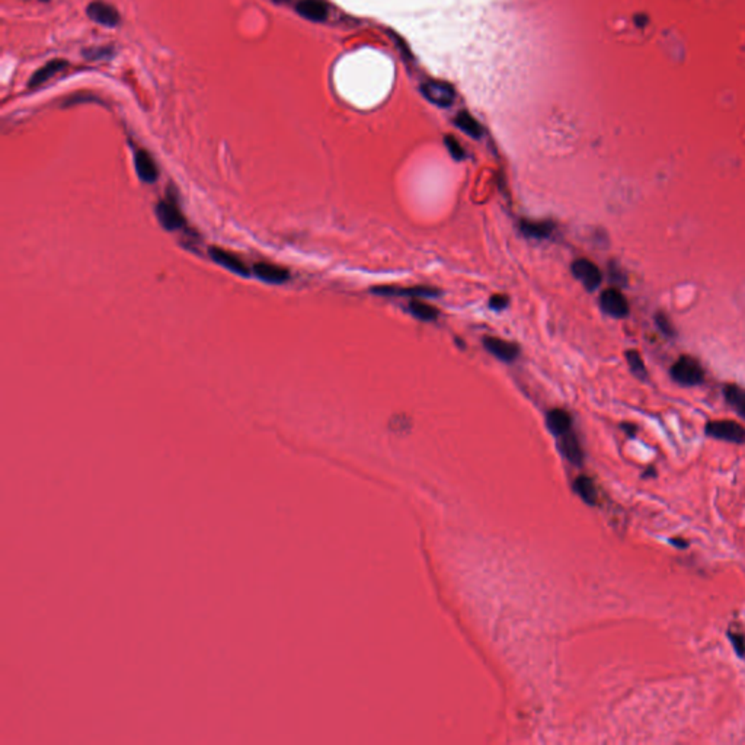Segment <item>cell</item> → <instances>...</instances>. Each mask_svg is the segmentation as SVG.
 Returning a JSON list of instances; mask_svg holds the SVG:
<instances>
[{"instance_id": "52a82bcc", "label": "cell", "mask_w": 745, "mask_h": 745, "mask_svg": "<svg viewBox=\"0 0 745 745\" xmlns=\"http://www.w3.org/2000/svg\"><path fill=\"white\" fill-rule=\"evenodd\" d=\"M158 219L166 230H178L185 224V219L175 201L163 200L158 204Z\"/></svg>"}, {"instance_id": "f1b7e54d", "label": "cell", "mask_w": 745, "mask_h": 745, "mask_svg": "<svg viewBox=\"0 0 745 745\" xmlns=\"http://www.w3.org/2000/svg\"><path fill=\"white\" fill-rule=\"evenodd\" d=\"M668 542H670L673 546H676L677 549H687L688 548V542L684 541V538H681V537L670 538V541H668Z\"/></svg>"}, {"instance_id": "9c48e42d", "label": "cell", "mask_w": 745, "mask_h": 745, "mask_svg": "<svg viewBox=\"0 0 745 745\" xmlns=\"http://www.w3.org/2000/svg\"><path fill=\"white\" fill-rule=\"evenodd\" d=\"M422 93L429 102H432L434 105L443 107V108L450 107L456 96L453 88L441 82H427L422 86Z\"/></svg>"}, {"instance_id": "7402d4cb", "label": "cell", "mask_w": 745, "mask_h": 745, "mask_svg": "<svg viewBox=\"0 0 745 745\" xmlns=\"http://www.w3.org/2000/svg\"><path fill=\"white\" fill-rule=\"evenodd\" d=\"M626 362H628L629 369L633 373V376H636L639 380H645L648 377L647 366H645L644 358H642L639 351H636V350L626 351Z\"/></svg>"}, {"instance_id": "44dd1931", "label": "cell", "mask_w": 745, "mask_h": 745, "mask_svg": "<svg viewBox=\"0 0 745 745\" xmlns=\"http://www.w3.org/2000/svg\"><path fill=\"white\" fill-rule=\"evenodd\" d=\"M456 124L460 127L468 136L479 139L482 136V127L480 124L468 112H460L456 117Z\"/></svg>"}, {"instance_id": "ba28073f", "label": "cell", "mask_w": 745, "mask_h": 745, "mask_svg": "<svg viewBox=\"0 0 745 745\" xmlns=\"http://www.w3.org/2000/svg\"><path fill=\"white\" fill-rule=\"evenodd\" d=\"M86 13H88V16L92 21H95V22H98L100 25H104V27H110V28L117 27V25L120 23V21H121L118 11L114 6H111V5L105 4V2H100V0L92 2L88 6Z\"/></svg>"}, {"instance_id": "7a4b0ae2", "label": "cell", "mask_w": 745, "mask_h": 745, "mask_svg": "<svg viewBox=\"0 0 745 745\" xmlns=\"http://www.w3.org/2000/svg\"><path fill=\"white\" fill-rule=\"evenodd\" d=\"M705 432L715 440H722L734 444H745V428L731 420L709 421Z\"/></svg>"}, {"instance_id": "ffe728a7", "label": "cell", "mask_w": 745, "mask_h": 745, "mask_svg": "<svg viewBox=\"0 0 745 745\" xmlns=\"http://www.w3.org/2000/svg\"><path fill=\"white\" fill-rule=\"evenodd\" d=\"M575 491L587 504H589V505H596L597 504L599 495H597L596 485L589 478L579 476L575 480Z\"/></svg>"}, {"instance_id": "f546056e", "label": "cell", "mask_w": 745, "mask_h": 745, "mask_svg": "<svg viewBox=\"0 0 745 745\" xmlns=\"http://www.w3.org/2000/svg\"><path fill=\"white\" fill-rule=\"evenodd\" d=\"M622 428H623V429H626V432H628V434H629L630 437H633V435L636 434V427H635V425H632V424H623V425H622Z\"/></svg>"}, {"instance_id": "3957f363", "label": "cell", "mask_w": 745, "mask_h": 745, "mask_svg": "<svg viewBox=\"0 0 745 745\" xmlns=\"http://www.w3.org/2000/svg\"><path fill=\"white\" fill-rule=\"evenodd\" d=\"M600 306L604 313L616 319H623L629 315V303L623 293L616 287L606 289L601 293Z\"/></svg>"}, {"instance_id": "4fadbf2b", "label": "cell", "mask_w": 745, "mask_h": 745, "mask_svg": "<svg viewBox=\"0 0 745 745\" xmlns=\"http://www.w3.org/2000/svg\"><path fill=\"white\" fill-rule=\"evenodd\" d=\"M134 163H136L137 175L140 176L142 181H144L147 184H151V183L156 181L158 176H159L158 166H156L155 161H153V158L149 155L146 150H137L136 151Z\"/></svg>"}, {"instance_id": "8fae6325", "label": "cell", "mask_w": 745, "mask_h": 745, "mask_svg": "<svg viewBox=\"0 0 745 745\" xmlns=\"http://www.w3.org/2000/svg\"><path fill=\"white\" fill-rule=\"evenodd\" d=\"M210 255L212 258L223 265L224 268H227L229 271H233L239 275H243V277H249V268L245 265V262L242 260H239L238 256L232 252H229L226 249H221V248H212L210 249Z\"/></svg>"}, {"instance_id": "9a60e30c", "label": "cell", "mask_w": 745, "mask_h": 745, "mask_svg": "<svg viewBox=\"0 0 745 745\" xmlns=\"http://www.w3.org/2000/svg\"><path fill=\"white\" fill-rule=\"evenodd\" d=\"M64 67H67V62L64 60H60V59H56V60H51L48 62L47 64H44L42 67H40L30 79V86L31 88H37L45 82H48L51 78H54V76L57 73H60Z\"/></svg>"}, {"instance_id": "6da1fadb", "label": "cell", "mask_w": 745, "mask_h": 745, "mask_svg": "<svg viewBox=\"0 0 745 745\" xmlns=\"http://www.w3.org/2000/svg\"><path fill=\"white\" fill-rule=\"evenodd\" d=\"M671 377L681 386H698L705 381V370L696 358L681 355L671 367Z\"/></svg>"}, {"instance_id": "8992f818", "label": "cell", "mask_w": 745, "mask_h": 745, "mask_svg": "<svg viewBox=\"0 0 745 745\" xmlns=\"http://www.w3.org/2000/svg\"><path fill=\"white\" fill-rule=\"evenodd\" d=\"M483 347L487 352H491L495 358L501 359V362L511 363L514 359L519 358L520 348L509 341L497 338V337H485L483 338Z\"/></svg>"}, {"instance_id": "5bb4252c", "label": "cell", "mask_w": 745, "mask_h": 745, "mask_svg": "<svg viewBox=\"0 0 745 745\" xmlns=\"http://www.w3.org/2000/svg\"><path fill=\"white\" fill-rule=\"evenodd\" d=\"M296 11L300 16L313 22H323L328 18V5L323 0H301Z\"/></svg>"}, {"instance_id": "4dcf8cb0", "label": "cell", "mask_w": 745, "mask_h": 745, "mask_svg": "<svg viewBox=\"0 0 745 745\" xmlns=\"http://www.w3.org/2000/svg\"><path fill=\"white\" fill-rule=\"evenodd\" d=\"M655 475H657L655 468H654V466H649V468L647 469V472H645L644 475H642V476H644V478L647 479V478H652V476H655Z\"/></svg>"}, {"instance_id": "2e32d148", "label": "cell", "mask_w": 745, "mask_h": 745, "mask_svg": "<svg viewBox=\"0 0 745 745\" xmlns=\"http://www.w3.org/2000/svg\"><path fill=\"white\" fill-rule=\"evenodd\" d=\"M560 447H562L565 457H567L570 461H572L574 465L582 463L584 453H582V449L577 439V435L572 431H568L563 435H560Z\"/></svg>"}, {"instance_id": "484cf974", "label": "cell", "mask_w": 745, "mask_h": 745, "mask_svg": "<svg viewBox=\"0 0 745 745\" xmlns=\"http://www.w3.org/2000/svg\"><path fill=\"white\" fill-rule=\"evenodd\" d=\"M508 306V297L504 294H494L490 299V307L494 311H502Z\"/></svg>"}, {"instance_id": "ac0fdd59", "label": "cell", "mask_w": 745, "mask_h": 745, "mask_svg": "<svg viewBox=\"0 0 745 745\" xmlns=\"http://www.w3.org/2000/svg\"><path fill=\"white\" fill-rule=\"evenodd\" d=\"M724 396L735 412L745 420V389L737 386V384H728L724 389Z\"/></svg>"}, {"instance_id": "603a6c76", "label": "cell", "mask_w": 745, "mask_h": 745, "mask_svg": "<svg viewBox=\"0 0 745 745\" xmlns=\"http://www.w3.org/2000/svg\"><path fill=\"white\" fill-rule=\"evenodd\" d=\"M654 319H655V325L658 326V329L661 330L662 335H665L668 338L676 337V329H674L670 318H668L664 312H657Z\"/></svg>"}, {"instance_id": "4316f807", "label": "cell", "mask_w": 745, "mask_h": 745, "mask_svg": "<svg viewBox=\"0 0 745 745\" xmlns=\"http://www.w3.org/2000/svg\"><path fill=\"white\" fill-rule=\"evenodd\" d=\"M107 53H108L107 48H91V50H86L83 54L89 60H99V59H105Z\"/></svg>"}, {"instance_id": "30bf717a", "label": "cell", "mask_w": 745, "mask_h": 745, "mask_svg": "<svg viewBox=\"0 0 745 745\" xmlns=\"http://www.w3.org/2000/svg\"><path fill=\"white\" fill-rule=\"evenodd\" d=\"M520 230L526 238L530 239H548L553 233L555 223L550 220H529L523 219L520 220Z\"/></svg>"}, {"instance_id": "5b68a950", "label": "cell", "mask_w": 745, "mask_h": 745, "mask_svg": "<svg viewBox=\"0 0 745 745\" xmlns=\"http://www.w3.org/2000/svg\"><path fill=\"white\" fill-rule=\"evenodd\" d=\"M374 294L384 296V297H410V299H421V297H437L440 296V290L434 287L427 286H417V287H395V286H380L371 289Z\"/></svg>"}, {"instance_id": "cb8c5ba5", "label": "cell", "mask_w": 745, "mask_h": 745, "mask_svg": "<svg viewBox=\"0 0 745 745\" xmlns=\"http://www.w3.org/2000/svg\"><path fill=\"white\" fill-rule=\"evenodd\" d=\"M728 637L731 640V645L734 647V651L735 654L745 659V636L739 632H735V630H729L728 632Z\"/></svg>"}, {"instance_id": "d4e9b609", "label": "cell", "mask_w": 745, "mask_h": 745, "mask_svg": "<svg viewBox=\"0 0 745 745\" xmlns=\"http://www.w3.org/2000/svg\"><path fill=\"white\" fill-rule=\"evenodd\" d=\"M446 146H447L449 151L451 153V156H453L456 161L465 159V150H463V147L460 146V143H458L454 137H446Z\"/></svg>"}, {"instance_id": "277c9868", "label": "cell", "mask_w": 745, "mask_h": 745, "mask_svg": "<svg viewBox=\"0 0 745 745\" xmlns=\"http://www.w3.org/2000/svg\"><path fill=\"white\" fill-rule=\"evenodd\" d=\"M572 274L577 279H579L582 282V286L588 290V291H594L600 287L601 281H603V274L600 271V268L593 262L589 261L587 258H579L577 261H574L572 264Z\"/></svg>"}, {"instance_id": "1f68e13d", "label": "cell", "mask_w": 745, "mask_h": 745, "mask_svg": "<svg viewBox=\"0 0 745 745\" xmlns=\"http://www.w3.org/2000/svg\"><path fill=\"white\" fill-rule=\"evenodd\" d=\"M272 2H275V4H281V5H282V4H289L290 0H272Z\"/></svg>"}, {"instance_id": "7c38bea8", "label": "cell", "mask_w": 745, "mask_h": 745, "mask_svg": "<svg viewBox=\"0 0 745 745\" xmlns=\"http://www.w3.org/2000/svg\"><path fill=\"white\" fill-rule=\"evenodd\" d=\"M253 272L260 279L270 282V284H282L290 278V272L286 268L270 262H258L253 267Z\"/></svg>"}, {"instance_id": "d6986e66", "label": "cell", "mask_w": 745, "mask_h": 745, "mask_svg": "<svg viewBox=\"0 0 745 745\" xmlns=\"http://www.w3.org/2000/svg\"><path fill=\"white\" fill-rule=\"evenodd\" d=\"M408 311L409 313L415 316L417 319L422 320V322H432L435 320L437 318H439V311L435 309V307L427 304L425 301H421L418 299H414L412 301H410L408 304Z\"/></svg>"}, {"instance_id": "83f0119b", "label": "cell", "mask_w": 745, "mask_h": 745, "mask_svg": "<svg viewBox=\"0 0 745 745\" xmlns=\"http://www.w3.org/2000/svg\"><path fill=\"white\" fill-rule=\"evenodd\" d=\"M610 278L613 279L614 284H623V282H626V277L622 274L619 267L614 265H610Z\"/></svg>"}, {"instance_id": "e0dca14e", "label": "cell", "mask_w": 745, "mask_h": 745, "mask_svg": "<svg viewBox=\"0 0 745 745\" xmlns=\"http://www.w3.org/2000/svg\"><path fill=\"white\" fill-rule=\"evenodd\" d=\"M549 429L556 435H563L565 432L571 431L572 427V418L571 415L563 409H552L549 410L548 418H546Z\"/></svg>"}]
</instances>
